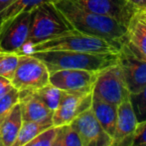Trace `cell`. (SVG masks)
I'll return each mask as SVG.
<instances>
[{"instance_id": "cell-13", "label": "cell", "mask_w": 146, "mask_h": 146, "mask_svg": "<svg viewBox=\"0 0 146 146\" xmlns=\"http://www.w3.org/2000/svg\"><path fill=\"white\" fill-rule=\"evenodd\" d=\"M137 124L138 121L128 97L117 105V118L115 130L112 137V146L131 145L132 135Z\"/></svg>"}, {"instance_id": "cell-30", "label": "cell", "mask_w": 146, "mask_h": 146, "mask_svg": "<svg viewBox=\"0 0 146 146\" xmlns=\"http://www.w3.org/2000/svg\"><path fill=\"white\" fill-rule=\"evenodd\" d=\"M0 146H2V142H1V138H0Z\"/></svg>"}, {"instance_id": "cell-27", "label": "cell", "mask_w": 146, "mask_h": 146, "mask_svg": "<svg viewBox=\"0 0 146 146\" xmlns=\"http://www.w3.org/2000/svg\"><path fill=\"white\" fill-rule=\"evenodd\" d=\"M12 88H13V85L11 83V80L3 76H0V97L10 91Z\"/></svg>"}, {"instance_id": "cell-1", "label": "cell", "mask_w": 146, "mask_h": 146, "mask_svg": "<svg viewBox=\"0 0 146 146\" xmlns=\"http://www.w3.org/2000/svg\"><path fill=\"white\" fill-rule=\"evenodd\" d=\"M70 25L77 31L108 41L118 50L128 40V27L110 16L81 7L72 0L54 2Z\"/></svg>"}, {"instance_id": "cell-2", "label": "cell", "mask_w": 146, "mask_h": 146, "mask_svg": "<svg viewBox=\"0 0 146 146\" xmlns=\"http://www.w3.org/2000/svg\"><path fill=\"white\" fill-rule=\"evenodd\" d=\"M39 58L52 73L62 69H82L100 72L117 63L118 52L92 53L69 50H48L29 53Z\"/></svg>"}, {"instance_id": "cell-18", "label": "cell", "mask_w": 146, "mask_h": 146, "mask_svg": "<svg viewBox=\"0 0 146 146\" xmlns=\"http://www.w3.org/2000/svg\"><path fill=\"white\" fill-rule=\"evenodd\" d=\"M58 0H14L11 4L0 11V29L18 14L32 11L35 7L44 2H56Z\"/></svg>"}, {"instance_id": "cell-8", "label": "cell", "mask_w": 146, "mask_h": 146, "mask_svg": "<svg viewBox=\"0 0 146 146\" xmlns=\"http://www.w3.org/2000/svg\"><path fill=\"white\" fill-rule=\"evenodd\" d=\"M31 11L18 14L0 29V51L19 54L29 34Z\"/></svg>"}, {"instance_id": "cell-19", "label": "cell", "mask_w": 146, "mask_h": 146, "mask_svg": "<svg viewBox=\"0 0 146 146\" xmlns=\"http://www.w3.org/2000/svg\"><path fill=\"white\" fill-rule=\"evenodd\" d=\"M52 125V121H27V122L23 121L19 134L13 146H26L39 133Z\"/></svg>"}, {"instance_id": "cell-17", "label": "cell", "mask_w": 146, "mask_h": 146, "mask_svg": "<svg viewBox=\"0 0 146 146\" xmlns=\"http://www.w3.org/2000/svg\"><path fill=\"white\" fill-rule=\"evenodd\" d=\"M92 110L104 130L113 137L117 118V105L92 97Z\"/></svg>"}, {"instance_id": "cell-5", "label": "cell", "mask_w": 146, "mask_h": 146, "mask_svg": "<svg viewBox=\"0 0 146 146\" xmlns=\"http://www.w3.org/2000/svg\"><path fill=\"white\" fill-rule=\"evenodd\" d=\"M50 72L47 66L29 53L20 54L19 62L11 79L19 92H33L49 83Z\"/></svg>"}, {"instance_id": "cell-28", "label": "cell", "mask_w": 146, "mask_h": 146, "mask_svg": "<svg viewBox=\"0 0 146 146\" xmlns=\"http://www.w3.org/2000/svg\"><path fill=\"white\" fill-rule=\"evenodd\" d=\"M139 14L146 12V0H127Z\"/></svg>"}, {"instance_id": "cell-9", "label": "cell", "mask_w": 146, "mask_h": 146, "mask_svg": "<svg viewBox=\"0 0 146 146\" xmlns=\"http://www.w3.org/2000/svg\"><path fill=\"white\" fill-rule=\"evenodd\" d=\"M70 124L79 134L83 146H112V137L104 130L92 108L79 114Z\"/></svg>"}, {"instance_id": "cell-7", "label": "cell", "mask_w": 146, "mask_h": 146, "mask_svg": "<svg viewBox=\"0 0 146 146\" xmlns=\"http://www.w3.org/2000/svg\"><path fill=\"white\" fill-rule=\"evenodd\" d=\"M117 64L130 93L140 91L146 85V59L134 54L127 42L118 51Z\"/></svg>"}, {"instance_id": "cell-6", "label": "cell", "mask_w": 146, "mask_h": 146, "mask_svg": "<svg viewBox=\"0 0 146 146\" xmlns=\"http://www.w3.org/2000/svg\"><path fill=\"white\" fill-rule=\"evenodd\" d=\"M92 97L114 105H118L129 97L130 92L117 63L98 73L92 86Z\"/></svg>"}, {"instance_id": "cell-4", "label": "cell", "mask_w": 146, "mask_h": 146, "mask_svg": "<svg viewBox=\"0 0 146 146\" xmlns=\"http://www.w3.org/2000/svg\"><path fill=\"white\" fill-rule=\"evenodd\" d=\"M48 50H69L92 53H110L119 51L115 46L104 39L87 35L73 29L64 32L63 34L52 39L32 45L24 53Z\"/></svg>"}, {"instance_id": "cell-22", "label": "cell", "mask_w": 146, "mask_h": 146, "mask_svg": "<svg viewBox=\"0 0 146 146\" xmlns=\"http://www.w3.org/2000/svg\"><path fill=\"white\" fill-rule=\"evenodd\" d=\"M20 58V54L13 52L0 51V76L11 80L16 70Z\"/></svg>"}, {"instance_id": "cell-3", "label": "cell", "mask_w": 146, "mask_h": 146, "mask_svg": "<svg viewBox=\"0 0 146 146\" xmlns=\"http://www.w3.org/2000/svg\"><path fill=\"white\" fill-rule=\"evenodd\" d=\"M73 29L53 2L41 3L31 11L29 34L19 54H23L32 45L52 39Z\"/></svg>"}, {"instance_id": "cell-29", "label": "cell", "mask_w": 146, "mask_h": 146, "mask_svg": "<svg viewBox=\"0 0 146 146\" xmlns=\"http://www.w3.org/2000/svg\"><path fill=\"white\" fill-rule=\"evenodd\" d=\"M14 0H0V11L4 9V8L7 7L9 4H11Z\"/></svg>"}, {"instance_id": "cell-14", "label": "cell", "mask_w": 146, "mask_h": 146, "mask_svg": "<svg viewBox=\"0 0 146 146\" xmlns=\"http://www.w3.org/2000/svg\"><path fill=\"white\" fill-rule=\"evenodd\" d=\"M22 119L27 121H52L53 111L29 92H19ZM53 122V121H52Z\"/></svg>"}, {"instance_id": "cell-31", "label": "cell", "mask_w": 146, "mask_h": 146, "mask_svg": "<svg viewBox=\"0 0 146 146\" xmlns=\"http://www.w3.org/2000/svg\"><path fill=\"white\" fill-rule=\"evenodd\" d=\"M142 15H144V16H146V12H144V13H141Z\"/></svg>"}, {"instance_id": "cell-24", "label": "cell", "mask_w": 146, "mask_h": 146, "mask_svg": "<svg viewBox=\"0 0 146 146\" xmlns=\"http://www.w3.org/2000/svg\"><path fill=\"white\" fill-rule=\"evenodd\" d=\"M19 91L15 87H13L10 91H8L7 93L0 97V123H1L2 119L7 115V113L16 104L19 103Z\"/></svg>"}, {"instance_id": "cell-20", "label": "cell", "mask_w": 146, "mask_h": 146, "mask_svg": "<svg viewBox=\"0 0 146 146\" xmlns=\"http://www.w3.org/2000/svg\"><path fill=\"white\" fill-rule=\"evenodd\" d=\"M29 93H32L35 97L38 98L54 112V110L58 107L60 103V100L63 95V90L59 89L58 87L52 85L51 83H48L47 85L39 88L38 90L29 92Z\"/></svg>"}, {"instance_id": "cell-10", "label": "cell", "mask_w": 146, "mask_h": 146, "mask_svg": "<svg viewBox=\"0 0 146 146\" xmlns=\"http://www.w3.org/2000/svg\"><path fill=\"white\" fill-rule=\"evenodd\" d=\"M92 103V92H69L63 90L58 107L53 112V125L70 124L79 114L90 109Z\"/></svg>"}, {"instance_id": "cell-12", "label": "cell", "mask_w": 146, "mask_h": 146, "mask_svg": "<svg viewBox=\"0 0 146 146\" xmlns=\"http://www.w3.org/2000/svg\"><path fill=\"white\" fill-rule=\"evenodd\" d=\"M98 72L82 69H62L50 73L49 83L69 92H92Z\"/></svg>"}, {"instance_id": "cell-16", "label": "cell", "mask_w": 146, "mask_h": 146, "mask_svg": "<svg viewBox=\"0 0 146 146\" xmlns=\"http://www.w3.org/2000/svg\"><path fill=\"white\" fill-rule=\"evenodd\" d=\"M127 45L138 57L146 59V20L137 14L128 26Z\"/></svg>"}, {"instance_id": "cell-21", "label": "cell", "mask_w": 146, "mask_h": 146, "mask_svg": "<svg viewBox=\"0 0 146 146\" xmlns=\"http://www.w3.org/2000/svg\"><path fill=\"white\" fill-rule=\"evenodd\" d=\"M53 146H83L77 131L71 124L57 126V134Z\"/></svg>"}, {"instance_id": "cell-11", "label": "cell", "mask_w": 146, "mask_h": 146, "mask_svg": "<svg viewBox=\"0 0 146 146\" xmlns=\"http://www.w3.org/2000/svg\"><path fill=\"white\" fill-rule=\"evenodd\" d=\"M90 11L110 16L127 27L132 19L139 14L127 0H72Z\"/></svg>"}, {"instance_id": "cell-23", "label": "cell", "mask_w": 146, "mask_h": 146, "mask_svg": "<svg viewBox=\"0 0 146 146\" xmlns=\"http://www.w3.org/2000/svg\"><path fill=\"white\" fill-rule=\"evenodd\" d=\"M129 101L132 105L137 121L143 122L146 120V85L140 91L136 93H130Z\"/></svg>"}, {"instance_id": "cell-26", "label": "cell", "mask_w": 146, "mask_h": 146, "mask_svg": "<svg viewBox=\"0 0 146 146\" xmlns=\"http://www.w3.org/2000/svg\"><path fill=\"white\" fill-rule=\"evenodd\" d=\"M131 146H146V120L137 124L132 135Z\"/></svg>"}, {"instance_id": "cell-25", "label": "cell", "mask_w": 146, "mask_h": 146, "mask_svg": "<svg viewBox=\"0 0 146 146\" xmlns=\"http://www.w3.org/2000/svg\"><path fill=\"white\" fill-rule=\"evenodd\" d=\"M57 134V126L52 125L39 133L26 146H53Z\"/></svg>"}, {"instance_id": "cell-15", "label": "cell", "mask_w": 146, "mask_h": 146, "mask_svg": "<svg viewBox=\"0 0 146 146\" xmlns=\"http://www.w3.org/2000/svg\"><path fill=\"white\" fill-rule=\"evenodd\" d=\"M22 119L20 104L17 103L0 123V138L2 146H13L21 129Z\"/></svg>"}]
</instances>
